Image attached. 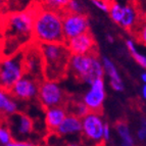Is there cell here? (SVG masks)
Listing matches in <instances>:
<instances>
[{
    "label": "cell",
    "instance_id": "4316f807",
    "mask_svg": "<svg viewBox=\"0 0 146 146\" xmlns=\"http://www.w3.org/2000/svg\"><path fill=\"white\" fill-rule=\"evenodd\" d=\"M137 138H138L139 141H145L146 139V123L144 119L142 121L141 127L137 131Z\"/></svg>",
    "mask_w": 146,
    "mask_h": 146
},
{
    "label": "cell",
    "instance_id": "ac0fdd59",
    "mask_svg": "<svg viewBox=\"0 0 146 146\" xmlns=\"http://www.w3.org/2000/svg\"><path fill=\"white\" fill-rule=\"evenodd\" d=\"M19 110L15 99L10 95L9 91L0 88V115L8 117Z\"/></svg>",
    "mask_w": 146,
    "mask_h": 146
},
{
    "label": "cell",
    "instance_id": "ffe728a7",
    "mask_svg": "<svg viewBox=\"0 0 146 146\" xmlns=\"http://www.w3.org/2000/svg\"><path fill=\"white\" fill-rule=\"evenodd\" d=\"M123 9H124V1L110 0V7H108L107 13L110 15V19L117 25H119V21H121V17H122Z\"/></svg>",
    "mask_w": 146,
    "mask_h": 146
},
{
    "label": "cell",
    "instance_id": "9a60e30c",
    "mask_svg": "<svg viewBox=\"0 0 146 146\" xmlns=\"http://www.w3.org/2000/svg\"><path fill=\"white\" fill-rule=\"evenodd\" d=\"M81 130L82 123L80 117L72 113H68L58 128L55 130V133L60 137L78 136L81 135Z\"/></svg>",
    "mask_w": 146,
    "mask_h": 146
},
{
    "label": "cell",
    "instance_id": "f546056e",
    "mask_svg": "<svg viewBox=\"0 0 146 146\" xmlns=\"http://www.w3.org/2000/svg\"><path fill=\"white\" fill-rule=\"evenodd\" d=\"M139 34H138V38H139V40L142 42L143 44H145V42H146V27H145V25H142V28H141V30H140V28H139Z\"/></svg>",
    "mask_w": 146,
    "mask_h": 146
},
{
    "label": "cell",
    "instance_id": "7a4b0ae2",
    "mask_svg": "<svg viewBox=\"0 0 146 146\" xmlns=\"http://www.w3.org/2000/svg\"><path fill=\"white\" fill-rule=\"evenodd\" d=\"M33 41L34 43H64L62 32V12L38 7L33 23Z\"/></svg>",
    "mask_w": 146,
    "mask_h": 146
},
{
    "label": "cell",
    "instance_id": "44dd1931",
    "mask_svg": "<svg viewBox=\"0 0 146 146\" xmlns=\"http://www.w3.org/2000/svg\"><path fill=\"white\" fill-rule=\"evenodd\" d=\"M66 110H68V113H72V115H75L77 117H79L80 119L86 115L89 112V110L87 108L85 104L83 103L82 100L80 101H72L70 104L66 105Z\"/></svg>",
    "mask_w": 146,
    "mask_h": 146
},
{
    "label": "cell",
    "instance_id": "e575fe53",
    "mask_svg": "<svg viewBox=\"0 0 146 146\" xmlns=\"http://www.w3.org/2000/svg\"><path fill=\"white\" fill-rule=\"evenodd\" d=\"M4 1H5V0H0V5L2 4V3H3V2H4Z\"/></svg>",
    "mask_w": 146,
    "mask_h": 146
},
{
    "label": "cell",
    "instance_id": "f1b7e54d",
    "mask_svg": "<svg viewBox=\"0 0 146 146\" xmlns=\"http://www.w3.org/2000/svg\"><path fill=\"white\" fill-rule=\"evenodd\" d=\"M111 136V129H110V126L108 123H104V126H103V133H102V137H103V142H107L110 139Z\"/></svg>",
    "mask_w": 146,
    "mask_h": 146
},
{
    "label": "cell",
    "instance_id": "3957f363",
    "mask_svg": "<svg viewBox=\"0 0 146 146\" xmlns=\"http://www.w3.org/2000/svg\"><path fill=\"white\" fill-rule=\"evenodd\" d=\"M43 60V79L59 81L68 73L71 53L64 43H49L39 45Z\"/></svg>",
    "mask_w": 146,
    "mask_h": 146
},
{
    "label": "cell",
    "instance_id": "d6986e66",
    "mask_svg": "<svg viewBox=\"0 0 146 146\" xmlns=\"http://www.w3.org/2000/svg\"><path fill=\"white\" fill-rule=\"evenodd\" d=\"M122 146H135V140L130 131L129 126L124 122H119L115 126Z\"/></svg>",
    "mask_w": 146,
    "mask_h": 146
},
{
    "label": "cell",
    "instance_id": "7c38bea8",
    "mask_svg": "<svg viewBox=\"0 0 146 146\" xmlns=\"http://www.w3.org/2000/svg\"><path fill=\"white\" fill-rule=\"evenodd\" d=\"M39 83V81L25 74L10 88L9 93L15 99L24 100V101L32 100L37 97Z\"/></svg>",
    "mask_w": 146,
    "mask_h": 146
},
{
    "label": "cell",
    "instance_id": "277c9868",
    "mask_svg": "<svg viewBox=\"0 0 146 146\" xmlns=\"http://www.w3.org/2000/svg\"><path fill=\"white\" fill-rule=\"evenodd\" d=\"M66 74H71L78 81L90 85L95 79L103 78L104 71L101 58L96 52L84 55L71 54Z\"/></svg>",
    "mask_w": 146,
    "mask_h": 146
},
{
    "label": "cell",
    "instance_id": "30bf717a",
    "mask_svg": "<svg viewBox=\"0 0 146 146\" xmlns=\"http://www.w3.org/2000/svg\"><path fill=\"white\" fill-rule=\"evenodd\" d=\"M5 117V124L7 125L12 139L15 140H25L34 131L33 119L23 112L17 111Z\"/></svg>",
    "mask_w": 146,
    "mask_h": 146
},
{
    "label": "cell",
    "instance_id": "d4e9b609",
    "mask_svg": "<svg viewBox=\"0 0 146 146\" xmlns=\"http://www.w3.org/2000/svg\"><path fill=\"white\" fill-rule=\"evenodd\" d=\"M110 0H92V3L95 7L103 12H106V13L108 11V7H110Z\"/></svg>",
    "mask_w": 146,
    "mask_h": 146
},
{
    "label": "cell",
    "instance_id": "ba28073f",
    "mask_svg": "<svg viewBox=\"0 0 146 146\" xmlns=\"http://www.w3.org/2000/svg\"><path fill=\"white\" fill-rule=\"evenodd\" d=\"M90 21L85 13L62 12V32L64 40L90 32Z\"/></svg>",
    "mask_w": 146,
    "mask_h": 146
},
{
    "label": "cell",
    "instance_id": "5bb4252c",
    "mask_svg": "<svg viewBox=\"0 0 146 146\" xmlns=\"http://www.w3.org/2000/svg\"><path fill=\"white\" fill-rule=\"evenodd\" d=\"M141 13L140 8L133 0L124 2V9L119 25L123 29L129 32H135L140 28Z\"/></svg>",
    "mask_w": 146,
    "mask_h": 146
},
{
    "label": "cell",
    "instance_id": "603a6c76",
    "mask_svg": "<svg viewBox=\"0 0 146 146\" xmlns=\"http://www.w3.org/2000/svg\"><path fill=\"white\" fill-rule=\"evenodd\" d=\"M12 140L11 133H10L9 129H8L7 125L5 123L0 124V143L3 145H6Z\"/></svg>",
    "mask_w": 146,
    "mask_h": 146
},
{
    "label": "cell",
    "instance_id": "2e32d148",
    "mask_svg": "<svg viewBox=\"0 0 146 146\" xmlns=\"http://www.w3.org/2000/svg\"><path fill=\"white\" fill-rule=\"evenodd\" d=\"M68 113V112L66 105L46 108L44 119H45V125H46L48 131L55 132V130L58 128V126L61 124V122L66 117Z\"/></svg>",
    "mask_w": 146,
    "mask_h": 146
},
{
    "label": "cell",
    "instance_id": "6da1fadb",
    "mask_svg": "<svg viewBox=\"0 0 146 146\" xmlns=\"http://www.w3.org/2000/svg\"><path fill=\"white\" fill-rule=\"evenodd\" d=\"M37 11L36 7H30L24 11L11 12L3 23L2 56L13 55L33 41V23Z\"/></svg>",
    "mask_w": 146,
    "mask_h": 146
},
{
    "label": "cell",
    "instance_id": "e0dca14e",
    "mask_svg": "<svg viewBox=\"0 0 146 146\" xmlns=\"http://www.w3.org/2000/svg\"><path fill=\"white\" fill-rule=\"evenodd\" d=\"M101 63H102V68L104 71V75L106 74L110 78V84L111 88L117 92H123L125 89V85L123 83V80L119 74L117 66L113 63L111 59L108 57H102L101 58Z\"/></svg>",
    "mask_w": 146,
    "mask_h": 146
},
{
    "label": "cell",
    "instance_id": "83f0119b",
    "mask_svg": "<svg viewBox=\"0 0 146 146\" xmlns=\"http://www.w3.org/2000/svg\"><path fill=\"white\" fill-rule=\"evenodd\" d=\"M5 146H37V145L28 141V140H15V139H12L11 141L6 144Z\"/></svg>",
    "mask_w": 146,
    "mask_h": 146
},
{
    "label": "cell",
    "instance_id": "52a82bcc",
    "mask_svg": "<svg viewBox=\"0 0 146 146\" xmlns=\"http://www.w3.org/2000/svg\"><path fill=\"white\" fill-rule=\"evenodd\" d=\"M37 98L46 110L49 107L66 105V95L58 81L43 79L40 81Z\"/></svg>",
    "mask_w": 146,
    "mask_h": 146
},
{
    "label": "cell",
    "instance_id": "cb8c5ba5",
    "mask_svg": "<svg viewBox=\"0 0 146 146\" xmlns=\"http://www.w3.org/2000/svg\"><path fill=\"white\" fill-rule=\"evenodd\" d=\"M84 7L82 3L78 0H70L63 12H70V13H83Z\"/></svg>",
    "mask_w": 146,
    "mask_h": 146
},
{
    "label": "cell",
    "instance_id": "7402d4cb",
    "mask_svg": "<svg viewBox=\"0 0 146 146\" xmlns=\"http://www.w3.org/2000/svg\"><path fill=\"white\" fill-rule=\"evenodd\" d=\"M45 8L55 10V11L63 12L70 0H42Z\"/></svg>",
    "mask_w": 146,
    "mask_h": 146
},
{
    "label": "cell",
    "instance_id": "484cf974",
    "mask_svg": "<svg viewBox=\"0 0 146 146\" xmlns=\"http://www.w3.org/2000/svg\"><path fill=\"white\" fill-rule=\"evenodd\" d=\"M131 55H132V57L134 58V60L136 61L141 68H146V57L144 54L140 53V52H138V50H136V51L133 52Z\"/></svg>",
    "mask_w": 146,
    "mask_h": 146
},
{
    "label": "cell",
    "instance_id": "8fae6325",
    "mask_svg": "<svg viewBox=\"0 0 146 146\" xmlns=\"http://www.w3.org/2000/svg\"><path fill=\"white\" fill-rule=\"evenodd\" d=\"M106 98L105 83L103 78L95 79L89 85V89L84 94L82 101L87 106L89 111L100 112Z\"/></svg>",
    "mask_w": 146,
    "mask_h": 146
},
{
    "label": "cell",
    "instance_id": "1f68e13d",
    "mask_svg": "<svg viewBox=\"0 0 146 146\" xmlns=\"http://www.w3.org/2000/svg\"><path fill=\"white\" fill-rule=\"evenodd\" d=\"M66 146H86L85 144L83 143V142H70V143H68Z\"/></svg>",
    "mask_w": 146,
    "mask_h": 146
},
{
    "label": "cell",
    "instance_id": "8992f818",
    "mask_svg": "<svg viewBox=\"0 0 146 146\" xmlns=\"http://www.w3.org/2000/svg\"><path fill=\"white\" fill-rule=\"evenodd\" d=\"M81 135L86 146H100L103 143V126L104 121L100 112L89 111L81 119Z\"/></svg>",
    "mask_w": 146,
    "mask_h": 146
},
{
    "label": "cell",
    "instance_id": "5b68a950",
    "mask_svg": "<svg viewBox=\"0 0 146 146\" xmlns=\"http://www.w3.org/2000/svg\"><path fill=\"white\" fill-rule=\"evenodd\" d=\"M24 75L23 50L13 55L0 57V88L9 91L13 84Z\"/></svg>",
    "mask_w": 146,
    "mask_h": 146
},
{
    "label": "cell",
    "instance_id": "836d02e7",
    "mask_svg": "<svg viewBox=\"0 0 146 146\" xmlns=\"http://www.w3.org/2000/svg\"><path fill=\"white\" fill-rule=\"evenodd\" d=\"M106 39H107V41L110 42V43H113V41H115V39H113V37H112L111 35H107Z\"/></svg>",
    "mask_w": 146,
    "mask_h": 146
},
{
    "label": "cell",
    "instance_id": "4fadbf2b",
    "mask_svg": "<svg viewBox=\"0 0 146 146\" xmlns=\"http://www.w3.org/2000/svg\"><path fill=\"white\" fill-rule=\"evenodd\" d=\"M68 52L75 55H84V54L96 53V42L93 35L90 32L76 36L72 39L64 42Z\"/></svg>",
    "mask_w": 146,
    "mask_h": 146
},
{
    "label": "cell",
    "instance_id": "9c48e42d",
    "mask_svg": "<svg viewBox=\"0 0 146 146\" xmlns=\"http://www.w3.org/2000/svg\"><path fill=\"white\" fill-rule=\"evenodd\" d=\"M25 74L37 81L43 80V60L39 45L31 43L23 49Z\"/></svg>",
    "mask_w": 146,
    "mask_h": 146
},
{
    "label": "cell",
    "instance_id": "4dcf8cb0",
    "mask_svg": "<svg viewBox=\"0 0 146 146\" xmlns=\"http://www.w3.org/2000/svg\"><path fill=\"white\" fill-rule=\"evenodd\" d=\"M141 97L143 100L146 99V84H143L141 88Z\"/></svg>",
    "mask_w": 146,
    "mask_h": 146
},
{
    "label": "cell",
    "instance_id": "d6a6232c",
    "mask_svg": "<svg viewBox=\"0 0 146 146\" xmlns=\"http://www.w3.org/2000/svg\"><path fill=\"white\" fill-rule=\"evenodd\" d=\"M140 79H141L142 83L146 84V73H145V72H143V73L140 75Z\"/></svg>",
    "mask_w": 146,
    "mask_h": 146
}]
</instances>
